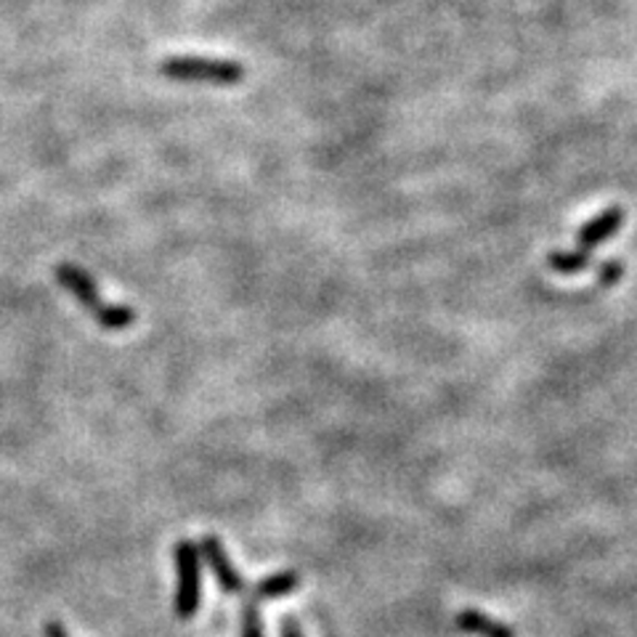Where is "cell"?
Here are the masks:
<instances>
[{
    "mask_svg": "<svg viewBox=\"0 0 637 637\" xmlns=\"http://www.w3.org/2000/svg\"><path fill=\"white\" fill-rule=\"evenodd\" d=\"M56 282L67 290L69 295L91 314L93 321L101 330H128L136 321V311L130 306H117V303H106V297H101V290L97 279L91 277L86 269L75 264H59L56 266Z\"/></svg>",
    "mask_w": 637,
    "mask_h": 637,
    "instance_id": "1",
    "label": "cell"
},
{
    "mask_svg": "<svg viewBox=\"0 0 637 637\" xmlns=\"http://www.w3.org/2000/svg\"><path fill=\"white\" fill-rule=\"evenodd\" d=\"M200 547L192 539H181L173 550V561H176V600H173V611L181 622L194 619L200 611L202 598V565H200Z\"/></svg>",
    "mask_w": 637,
    "mask_h": 637,
    "instance_id": "2",
    "label": "cell"
},
{
    "mask_svg": "<svg viewBox=\"0 0 637 637\" xmlns=\"http://www.w3.org/2000/svg\"><path fill=\"white\" fill-rule=\"evenodd\" d=\"M160 75L181 82H240L245 77V67L240 62L211 56H170L160 62Z\"/></svg>",
    "mask_w": 637,
    "mask_h": 637,
    "instance_id": "3",
    "label": "cell"
},
{
    "mask_svg": "<svg viewBox=\"0 0 637 637\" xmlns=\"http://www.w3.org/2000/svg\"><path fill=\"white\" fill-rule=\"evenodd\" d=\"M200 556L205 558L207 565H211L213 576H216L218 587L224 589L226 595H242L245 593V579L237 571L234 561H231L229 550L224 547V542L216 537V534H207L200 542Z\"/></svg>",
    "mask_w": 637,
    "mask_h": 637,
    "instance_id": "4",
    "label": "cell"
},
{
    "mask_svg": "<svg viewBox=\"0 0 637 637\" xmlns=\"http://www.w3.org/2000/svg\"><path fill=\"white\" fill-rule=\"evenodd\" d=\"M624 218H627L624 207H619V205L609 207V211H603L600 216H595L593 221H587L585 226H582L579 234H576V245H579V250H585V253L600 247L603 242H609L619 229H622Z\"/></svg>",
    "mask_w": 637,
    "mask_h": 637,
    "instance_id": "5",
    "label": "cell"
},
{
    "mask_svg": "<svg viewBox=\"0 0 637 637\" xmlns=\"http://www.w3.org/2000/svg\"><path fill=\"white\" fill-rule=\"evenodd\" d=\"M455 624L462 629V633L473 637H518L510 624L497 622V619L489 616V613L479 609H462L455 616Z\"/></svg>",
    "mask_w": 637,
    "mask_h": 637,
    "instance_id": "6",
    "label": "cell"
},
{
    "mask_svg": "<svg viewBox=\"0 0 637 637\" xmlns=\"http://www.w3.org/2000/svg\"><path fill=\"white\" fill-rule=\"evenodd\" d=\"M303 585L301 574L297 571H277V574L264 576L258 585L253 587V600H282L288 595H293L297 587Z\"/></svg>",
    "mask_w": 637,
    "mask_h": 637,
    "instance_id": "7",
    "label": "cell"
},
{
    "mask_svg": "<svg viewBox=\"0 0 637 637\" xmlns=\"http://www.w3.org/2000/svg\"><path fill=\"white\" fill-rule=\"evenodd\" d=\"M547 266H550L552 271L563 273V277H571V273H579L585 271L589 266V253L585 250H552L550 255H547Z\"/></svg>",
    "mask_w": 637,
    "mask_h": 637,
    "instance_id": "8",
    "label": "cell"
},
{
    "mask_svg": "<svg viewBox=\"0 0 637 637\" xmlns=\"http://www.w3.org/2000/svg\"><path fill=\"white\" fill-rule=\"evenodd\" d=\"M242 637H266L264 635V619H260L258 600L247 598L242 603Z\"/></svg>",
    "mask_w": 637,
    "mask_h": 637,
    "instance_id": "9",
    "label": "cell"
},
{
    "mask_svg": "<svg viewBox=\"0 0 637 637\" xmlns=\"http://www.w3.org/2000/svg\"><path fill=\"white\" fill-rule=\"evenodd\" d=\"M622 273H624L622 260H616V258L606 260V264L600 266V271H598V284L600 288H613V284L622 279Z\"/></svg>",
    "mask_w": 637,
    "mask_h": 637,
    "instance_id": "10",
    "label": "cell"
},
{
    "mask_svg": "<svg viewBox=\"0 0 637 637\" xmlns=\"http://www.w3.org/2000/svg\"><path fill=\"white\" fill-rule=\"evenodd\" d=\"M43 637H73V635H69V629L64 627L59 619H49V622L43 624Z\"/></svg>",
    "mask_w": 637,
    "mask_h": 637,
    "instance_id": "11",
    "label": "cell"
},
{
    "mask_svg": "<svg viewBox=\"0 0 637 637\" xmlns=\"http://www.w3.org/2000/svg\"><path fill=\"white\" fill-rule=\"evenodd\" d=\"M279 637H303V629H301V624H297V619H293V616L282 619Z\"/></svg>",
    "mask_w": 637,
    "mask_h": 637,
    "instance_id": "12",
    "label": "cell"
}]
</instances>
